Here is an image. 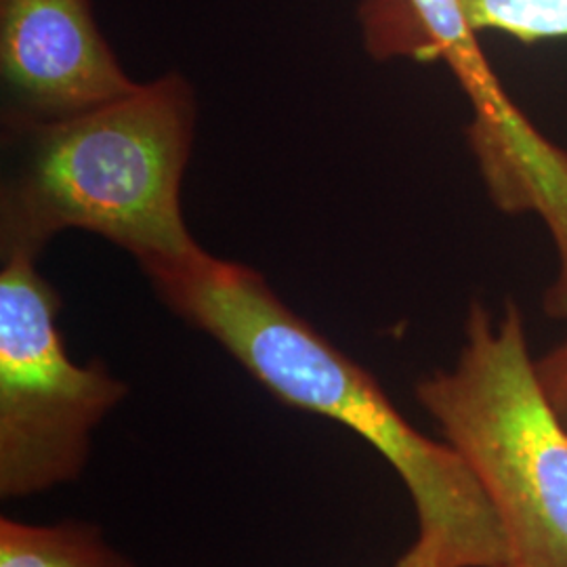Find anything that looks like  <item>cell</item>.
Instances as JSON below:
<instances>
[{
    "instance_id": "1",
    "label": "cell",
    "mask_w": 567,
    "mask_h": 567,
    "mask_svg": "<svg viewBox=\"0 0 567 567\" xmlns=\"http://www.w3.org/2000/svg\"><path fill=\"white\" fill-rule=\"evenodd\" d=\"M142 269L177 318L221 344L274 398L374 447L408 489L416 538L447 567L505 566L498 519L465 461L410 425L377 379L284 303L259 271L203 248Z\"/></svg>"
},
{
    "instance_id": "2",
    "label": "cell",
    "mask_w": 567,
    "mask_h": 567,
    "mask_svg": "<svg viewBox=\"0 0 567 567\" xmlns=\"http://www.w3.org/2000/svg\"><path fill=\"white\" fill-rule=\"evenodd\" d=\"M194 131V91L179 74L63 121L2 128V257L39 259L65 229L97 234L142 267L196 252L182 213Z\"/></svg>"
},
{
    "instance_id": "3",
    "label": "cell",
    "mask_w": 567,
    "mask_h": 567,
    "mask_svg": "<svg viewBox=\"0 0 567 567\" xmlns=\"http://www.w3.org/2000/svg\"><path fill=\"white\" fill-rule=\"evenodd\" d=\"M416 402L471 468L505 538L503 567H567V423L540 383L519 307L473 301L452 368Z\"/></svg>"
},
{
    "instance_id": "4",
    "label": "cell",
    "mask_w": 567,
    "mask_h": 567,
    "mask_svg": "<svg viewBox=\"0 0 567 567\" xmlns=\"http://www.w3.org/2000/svg\"><path fill=\"white\" fill-rule=\"evenodd\" d=\"M60 292L37 257L4 255L0 271V498L25 501L81 482L93 435L128 385L100 360L68 355Z\"/></svg>"
},
{
    "instance_id": "5",
    "label": "cell",
    "mask_w": 567,
    "mask_h": 567,
    "mask_svg": "<svg viewBox=\"0 0 567 567\" xmlns=\"http://www.w3.org/2000/svg\"><path fill=\"white\" fill-rule=\"evenodd\" d=\"M2 128L63 121L137 86L91 0H0Z\"/></svg>"
},
{
    "instance_id": "6",
    "label": "cell",
    "mask_w": 567,
    "mask_h": 567,
    "mask_svg": "<svg viewBox=\"0 0 567 567\" xmlns=\"http://www.w3.org/2000/svg\"><path fill=\"white\" fill-rule=\"evenodd\" d=\"M0 567H137L107 543L102 527L82 519L28 524L0 517Z\"/></svg>"
},
{
    "instance_id": "7",
    "label": "cell",
    "mask_w": 567,
    "mask_h": 567,
    "mask_svg": "<svg viewBox=\"0 0 567 567\" xmlns=\"http://www.w3.org/2000/svg\"><path fill=\"white\" fill-rule=\"evenodd\" d=\"M477 32L496 30L517 41H553L567 37V0H461Z\"/></svg>"
},
{
    "instance_id": "8",
    "label": "cell",
    "mask_w": 567,
    "mask_h": 567,
    "mask_svg": "<svg viewBox=\"0 0 567 567\" xmlns=\"http://www.w3.org/2000/svg\"><path fill=\"white\" fill-rule=\"evenodd\" d=\"M536 370L553 404L564 402L567 398V341L538 358Z\"/></svg>"
},
{
    "instance_id": "9",
    "label": "cell",
    "mask_w": 567,
    "mask_h": 567,
    "mask_svg": "<svg viewBox=\"0 0 567 567\" xmlns=\"http://www.w3.org/2000/svg\"><path fill=\"white\" fill-rule=\"evenodd\" d=\"M393 567H447L440 553L429 547L421 538L414 540V545L405 550Z\"/></svg>"
},
{
    "instance_id": "10",
    "label": "cell",
    "mask_w": 567,
    "mask_h": 567,
    "mask_svg": "<svg viewBox=\"0 0 567 567\" xmlns=\"http://www.w3.org/2000/svg\"><path fill=\"white\" fill-rule=\"evenodd\" d=\"M557 408H559V412H561V416H564V421L567 423V398L564 400V402H559Z\"/></svg>"
}]
</instances>
